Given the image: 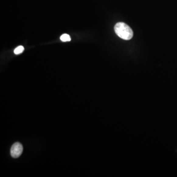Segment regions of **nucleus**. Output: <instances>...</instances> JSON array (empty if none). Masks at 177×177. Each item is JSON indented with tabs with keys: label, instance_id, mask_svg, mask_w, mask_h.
Instances as JSON below:
<instances>
[{
	"label": "nucleus",
	"instance_id": "obj_4",
	"mask_svg": "<svg viewBox=\"0 0 177 177\" xmlns=\"http://www.w3.org/2000/svg\"><path fill=\"white\" fill-rule=\"evenodd\" d=\"M24 50V48L23 46H19L17 47L16 48L14 51V54L16 55H18L23 52Z\"/></svg>",
	"mask_w": 177,
	"mask_h": 177
},
{
	"label": "nucleus",
	"instance_id": "obj_2",
	"mask_svg": "<svg viewBox=\"0 0 177 177\" xmlns=\"http://www.w3.org/2000/svg\"><path fill=\"white\" fill-rule=\"evenodd\" d=\"M23 147L20 143L16 142L12 145L10 149L11 156L14 158H19L23 152Z\"/></svg>",
	"mask_w": 177,
	"mask_h": 177
},
{
	"label": "nucleus",
	"instance_id": "obj_3",
	"mask_svg": "<svg viewBox=\"0 0 177 177\" xmlns=\"http://www.w3.org/2000/svg\"><path fill=\"white\" fill-rule=\"evenodd\" d=\"M60 39L63 42H66V41H70L71 40V38L69 35L66 33L63 34L60 37Z\"/></svg>",
	"mask_w": 177,
	"mask_h": 177
},
{
	"label": "nucleus",
	"instance_id": "obj_1",
	"mask_svg": "<svg viewBox=\"0 0 177 177\" xmlns=\"http://www.w3.org/2000/svg\"><path fill=\"white\" fill-rule=\"evenodd\" d=\"M115 32L121 39L123 40H131L134 36V33L130 26L123 22H119L115 25Z\"/></svg>",
	"mask_w": 177,
	"mask_h": 177
}]
</instances>
